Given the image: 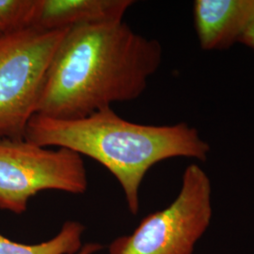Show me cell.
Masks as SVG:
<instances>
[{"label": "cell", "instance_id": "3", "mask_svg": "<svg viewBox=\"0 0 254 254\" xmlns=\"http://www.w3.org/2000/svg\"><path fill=\"white\" fill-rule=\"evenodd\" d=\"M68 29L0 35V139L25 138L48 68Z\"/></svg>", "mask_w": 254, "mask_h": 254}, {"label": "cell", "instance_id": "4", "mask_svg": "<svg viewBox=\"0 0 254 254\" xmlns=\"http://www.w3.org/2000/svg\"><path fill=\"white\" fill-rule=\"evenodd\" d=\"M212 214L210 178L198 164H191L175 200L143 218L131 235L114 239L109 254H193Z\"/></svg>", "mask_w": 254, "mask_h": 254}, {"label": "cell", "instance_id": "2", "mask_svg": "<svg viewBox=\"0 0 254 254\" xmlns=\"http://www.w3.org/2000/svg\"><path fill=\"white\" fill-rule=\"evenodd\" d=\"M25 139L47 148H66L103 165L117 179L133 215L138 213L140 186L153 166L173 157L206 161L210 152L198 130L186 123L136 124L111 107L73 120L35 114Z\"/></svg>", "mask_w": 254, "mask_h": 254}, {"label": "cell", "instance_id": "1", "mask_svg": "<svg viewBox=\"0 0 254 254\" xmlns=\"http://www.w3.org/2000/svg\"><path fill=\"white\" fill-rule=\"evenodd\" d=\"M162 59L157 40L124 21L70 28L48 68L35 114L73 120L136 100Z\"/></svg>", "mask_w": 254, "mask_h": 254}, {"label": "cell", "instance_id": "10", "mask_svg": "<svg viewBox=\"0 0 254 254\" xmlns=\"http://www.w3.org/2000/svg\"><path fill=\"white\" fill-rule=\"evenodd\" d=\"M240 44H243L254 50V21L251 25V27L248 28L245 34L241 38Z\"/></svg>", "mask_w": 254, "mask_h": 254}, {"label": "cell", "instance_id": "6", "mask_svg": "<svg viewBox=\"0 0 254 254\" xmlns=\"http://www.w3.org/2000/svg\"><path fill=\"white\" fill-rule=\"evenodd\" d=\"M193 19L202 50H226L254 23V0H196Z\"/></svg>", "mask_w": 254, "mask_h": 254}, {"label": "cell", "instance_id": "12", "mask_svg": "<svg viewBox=\"0 0 254 254\" xmlns=\"http://www.w3.org/2000/svg\"><path fill=\"white\" fill-rule=\"evenodd\" d=\"M0 35H1V33H0Z\"/></svg>", "mask_w": 254, "mask_h": 254}, {"label": "cell", "instance_id": "9", "mask_svg": "<svg viewBox=\"0 0 254 254\" xmlns=\"http://www.w3.org/2000/svg\"><path fill=\"white\" fill-rule=\"evenodd\" d=\"M36 0H0V33L31 28Z\"/></svg>", "mask_w": 254, "mask_h": 254}, {"label": "cell", "instance_id": "8", "mask_svg": "<svg viewBox=\"0 0 254 254\" xmlns=\"http://www.w3.org/2000/svg\"><path fill=\"white\" fill-rule=\"evenodd\" d=\"M84 232L82 223L69 220L53 238L33 245L11 241L0 234V254H76L83 247Z\"/></svg>", "mask_w": 254, "mask_h": 254}, {"label": "cell", "instance_id": "11", "mask_svg": "<svg viewBox=\"0 0 254 254\" xmlns=\"http://www.w3.org/2000/svg\"><path fill=\"white\" fill-rule=\"evenodd\" d=\"M103 249V246L99 243H88L86 245H83L81 250L76 254H95L100 252Z\"/></svg>", "mask_w": 254, "mask_h": 254}, {"label": "cell", "instance_id": "7", "mask_svg": "<svg viewBox=\"0 0 254 254\" xmlns=\"http://www.w3.org/2000/svg\"><path fill=\"white\" fill-rule=\"evenodd\" d=\"M132 0H36L31 28L64 30L124 21Z\"/></svg>", "mask_w": 254, "mask_h": 254}, {"label": "cell", "instance_id": "5", "mask_svg": "<svg viewBox=\"0 0 254 254\" xmlns=\"http://www.w3.org/2000/svg\"><path fill=\"white\" fill-rule=\"evenodd\" d=\"M88 174L80 154L50 149L25 138L0 139V210L22 215L30 199L45 190L84 194Z\"/></svg>", "mask_w": 254, "mask_h": 254}]
</instances>
